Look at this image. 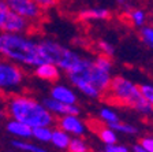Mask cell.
Listing matches in <instances>:
<instances>
[{
    "label": "cell",
    "instance_id": "f546056e",
    "mask_svg": "<svg viewBox=\"0 0 153 152\" xmlns=\"http://www.w3.org/2000/svg\"><path fill=\"white\" fill-rule=\"evenodd\" d=\"M138 144L148 152H153V137H142Z\"/></svg>",
    "mask_w": 153,
    "mask_h": 152
},
{
    "label": "cell",
    "instance_id": "836d02e7",
    "mask_svg": "<svg viewBox=\"0 0 153 152\" xmlns=\"http://www.w3.org/2000/svg\"><path fill=\"white\" fill-rule=\"evenodd\" d=\"M150 26H152V28H153V19H152V25H150Z\"/></svg>",
    "mask_w": 153,
    "mask_h": 152
},
{
    "label": "cell",
    "instance_id": "4fadbf2b",
    "mask_svg": "<svg viewBox=\"0 0 153 152\" xmlns=\"http://www.w3.org/2000/svg\"><path fill=\"white\" fill-rule=\"evenodd\" d=\"M78 19L82 22H90V21H107L111 18V11L105 7H90L83 8L78 13Z\"/></svg>",
    "mask_w": 153,
    "mask_h": 152
},
{
    "label": "cell",
    "instance_id": "ffe728a7",
    "mask_svg": "<svg viewBox=\"0 0 153 152\" xmlns=\"http://www.w3.org/2000/svg\"><path fill=\"white\" fill-rule=\"evenodd\" d=\"M52 129L51 126H38L32 129V137L40 143H51Z\"/></svg>",
    "mask_w": 153,
    "mask_h": 152
},
{
    "label": "cell",
    "instance_id": "9c48e42d",
    "mask_svg": "<svg viewBox=\"0 0 153 152\" xmlns=\"http://www.w3.org/2000/svg\"><path fill=\"white\" fill-rule=\"evenodd\" d=\"M41 103L53 117L55 115H59V117H63V115H78L81 112L79 107L76 104H64V103L56 101L51 97L44 99Z\"/></svg>",
    "mask_w": 153,
    "mask_h": 152
},
{
    "label": "cell",
    "instance_id": "e0dca14e",
    "mask_svg": "<svg viewBox=\"0 0 153 152\" xmlns=\"http://www.w3.org/2000/svg\"><path fill=\"white\" fill-rule=\"evenodd\" d=\"M96 133H97L99 139L105 145H111V144L118 143V133L115 130H112L109 126H101L99 124L96 126Z\"/></svg>",
    "mask_w": 153,
    "mask_h": 152
},
{
    "label": "cell",
    "instance_id": "3957f363",
    "mask_svg": "<svg viewBox=\"0 0 153 152\" xmlns=\"http://www.w3.org/2000/svg\"><path fill=\"white\" fill-rule=\"evenodd\" d=\"M6 114L11 119L22 122L32 129L38 126H52L55 122V117L41 101L27 95L11 96L7 101Z\"/></svg>",
    "mask_w": 153,
    "mask_h": 152
},
{
    "label": "cell",
    "instance_id": "d6a6232c",
    "mask_svg": "<svg viewBox=\"0 0 153 152\" xmlns=\"http://www.w3.org/2000/svg\"><path fill=\"white\" fill-rule=\"evenodd\" d=\"M6 110H4L3 107H0V121L1 119H4V118H6Z\"/></svg>",
    "mask_w": 153,
    "mask_h": 152
},
{
    "label": "cell",
    "instance_id": "83f0119b",
    "mask_svg": "<svg viewBox=\"0 0 153 152\" xmlns=\"http://www.w3.org/2000/svg\"><path fill=\"white\" fill-rule=\"evenodd\" d=\"M104 152H130V149L126 145H122V144H111V145H105Z\"/></svg>",
    "mask_w": 153,
    "mask_h": 152
},
{
    "label": "cell",
    "instance_id": "44dd1931",
    "mask_svg": "<svg viewBox=\"0 0 153 152\" xmlns=\"http://www.w3.org/2000/svg\"><path fill=\"white\" fill-rule=\"evenodd\" d=\"M67 149L70 152H89V147L82 137H71Z\"/></svg>",
    "mask_w": 153,
    "mask_h": 152
},
{
    "label": "cell",
    "instance_id": "30bf717a",
    "mask_svg": "<svg viewBox=\"0 0 153 152\" xmlns=\"http://www.w3.org/2000/svg\"><path fill=\"white\" fill-rule=\"evenodd\" d=\"M29 28H30V22L29 21H26L25 18H22L18 14L10 11L6 18V22H4L3 28H1V32L23 34V33H26L29 30Z\"/></svg>",
    "mask_w": 153,
    "mask_h": 152
},
{
    "label": "cell",
    "instance_id": "2e32d148",
    "mask_svg": "<svg viewBox=\"0 0 153 152\" xmlns=\"http://www.w3.org/2000/svg\"><path fill=\"white\" fill-rule=\"evenodd\" d=\"M71 141V136L66 132H63L62 129L56 127V129H52V136H51V144L55 145L59 149H67L68 144Z\"/></svg>",
    "mask_w": 153,
    "mask_h": 152
},
{
    "label": "cell",
    "instance_id": "4316f807",
    "mask_svg": "<svg viewBox=\"0 0 153 152\" xmlns=\"http://www.w3.org/2000/svg\"><path fill=\"white\" fill-rule=\"evenodd\" d=\"M10 10L7 7L6 0H0V32H1V28H3L4 22H6V18L8 15Z\"/></svg>",
    "mask_w": 153,
    "mask_h": 152
},
{
    "label": "cell",
    "instance_id": "d6986e66",
    "mask_svg": "<svg viewBox=\"0 0 153 152\" xmlns=\"http://www.w3.org/2000/svg\"><path fill=\"white\" fill-rule=\"evenodd\" d=\"M99 117L102 124H105L107 126H109V125H112V124H116V122L120 121L119 115L116 114V111L112 107H102L99 112Z\"/></svg>",
    "mask_w": 153,
    "mask_h": 152
},
{
    "label": "cell",
    "instance_id": "ba28073f",
    "mask_svg": "<svg viewBox=\"0 0 153 152\" xmlns=\"http://www.w3.org/2000/svg\"><path fill=\"white\" fill-rule=\"evenodd\" d=\"M57 126L63 132L74 137H82L86 132V125L78 115H63L57 119Z\"/></svg>",
    "mask_w": 153,
    "mask_h": 152
},
{
    "label": "cell",
    "instance_id": "d4e9b609",
    "mask_svg": "<svg viewBox=\"0 0 153 152\" xmlns=\"http://www.w3.org/2000/svg\"><path fill=\"white\" fill-rule=\"evenodd\" d=\"M140 37L148 47L153 48V28L150 25H145L140 29Z\"/></svg>",
    "mask_w": 153,
    "mask_h": 152
},
{
    "label": "cell",
    "instance_id": "52a82bcc",
    "mask_svg": "<svg viewBox=\"0 0 153 152\" xmlns=\"http://www.w3.org/2000/svg\"><path fill=\"white\" fill-rule=\"evenodd\" d=\"M6 3L10 11L21 15L29 22H36L41 18L42 11L34 0H6Z\"/></svg>",
    "mask_w": 153,
    "mask_h": 152
},
{
    "label": "cell",
    "instance_id": "cb8c5ba5",
    "mask_svg": "<svg viewBox=\"0 0 153 152\" xmlns=\"http://www.w3.org/2000/svg\"><path fill=\"white\" fill-rule=\"evenodd\" d=\"M93 60H94V63L101 70L112 74V69H114V66H112V58L104 56V55H97L96 58H93Z\"/></svg>",
    "mask_w": 153,
    "mask_h": 152
},
{
    "label": "cell",
    "instance_id": "6da1fadb",
    "mask_svg": "<svg viewBox=\"0 0 153 152\" xmlns=\"http://www.w3.org/2000/svg\"><path fill=\"white\" fill-rule=\"evenodd\" d=\"M68 81L74 88L90 99H100L108 91L112 74L101 70L90 58H81L70 73H67Z\"/></svg>",
    "mask_w": 153,
    "mask_h": 152
},
{
    "label": "cell",
    "instance_id": "603a6c76",
    "mask_svg": "<svg viewBox=\"0 0 153 152\" xmlns=\"http://www.w3.org/2000/svg\"><path fill=\"white\" fill-rule=\"evenodd\" d=\"M96 47H97V49H99L100 55L112 58L114 54H115V47L109 41H107V40H99V41L96 43Z\"/></svg>",
    "mask_w": 153,
    "mask_h": 152
},
{
    "label": "cell",
    "instance_id": "7402d4cb",
    "mask_svg": "<svg viewBox=\"0 0 153 152\" xmlns=\"http://www.w3.org/2000/svg\"><path fill=\"white\" fill-rule=\"evenodd\" d=\"M109 127H111L112 130H115L116 133H123V134H135L138 132L137 127L133 126V125L130 124H126V122H122V121H119V122H116V124H112L109 125Z\"/></svg>",
    "mask_w": 153,
    "mask_h": 152
},
{
    "label": "cell",
    "instance_id": "f1b7e54d",
    "mask_svg": "<svg viewBox=\"0 0 153 152\" xmlns=\"http://www.w3.org/2000/svg\"><path fill=\"white\" fill-rule=\"evenodd\" d=\"M36 4L40 7V10H49L57 4V0H34Z\"/></svg>",
    "mask_w": 153,
    "mask_h": 152
},
{
    "label": "cell",
    "instance_id": "ac0fdd59",
    "mask_svg": "<svg viewBox=\"0 0 153 152\" xmlns=\"http://www.w3.org/2000/svg\"><path fill=\"white\" fill-rule=\"evenodd\" d=\"M11 145H13L14 148H16L18 151H22V152H48L47 149L42 148V147L36 145V144H33V143H27L25 140L15 139L11 141Z\"/></svg>",
    "mask_w": 153,
    "mask_h": 152
},
{
    "label": "cell",
    "instance_id": "8fae6325",
    "mask_svg": "<svg viewBox=\"0 0 153 152\" xmlns=\"http://www.w3.org/2000/svg\"><path fill=\"white\" fill-rule=\"evenodd\" d=\"M51 99L56 101H60L64 104H76L78 96L74 92V89L64 84H56L55 82L51 88Z\"/></svg>",
    "mask_w": 153,
    "mask_h": 152
},
{
    "label": "cell",
    "instance_id": "1f68e13d",
    "mask_svg": "<svg viewBox=\"0 0 153 152\" xmlns=\"http://www.w3.org/2000/svg\"><path fill=\"white\" fill-rule=\"evenodd\" d=\"M128 3H130V0H116V4L120 7H127Z\"/></svg>",
    "mask_w": 153,
    "mask_h": 152
},
{
    "label": "cell",
    "instance_id": "484cf974",
    "mask_svg": "<svg viewBox=\"0 0 153 152\" xmlns=\"http://www.w3.org/2000/svg\"><path fill=\"white\" fill-rule=\"evenodd\" d=\"M140 92L142 95V97L153 108V84H142V85H140Z\"/></svg>",
    "mask_w": 153,
    "mask_h": 152
},
{
    "label": "cell",
    "instance_id": "7a4b0ae2",
    "mask_svg": "<svg viewBox=\"0 0 153 152\" xmlns=\"http://www.w3.org/2000/svg\"><path fill=\"white\" fill-rule=\"evenodd\" d=\"M0 56L13 63L29 67L45 63L40 55L37 41L18 33L0 32Z\"/></svg>",
    "mask_w": 153,
    "mask_h": 152
},
{
    "label": "cell",
    "instance_id": "5bb4252c",
    "mask_svg": "<svg viewBox=\"0 0 153 152\" xmlns=\"http://www.w3.org/2000/svg\"><path fill=\"white\" fill-rule=\"evenodd\" d=\"M6 130L7 133H10L11 136L16 137L18 140H27L32 137V127L27 125L18 122V121H8L6 125Z\"/></svg>",
    "mask_w": 153,
    "mask_h": 152
},
{
    "label": "cell",
    "instance_id": "7c38bea8",
    "mask_svg": "<svg viewBox=\"0 0 153 152\" xmlns=\"http://www.w3.org/2000/svg\"><path fill=\"white\" fill-rule=\"evenodd\" d=\"M60 69L52 63H41L34 67L33 74L41 81H47V82H56L60 78Z\"/></svg>",
    "mask_w": 153,
    "mask_h": 152
},
{
    "label": "cell",
    "instance_id": "277c9868",
    "mask_svg": "<svg viewBox=\"0 0 153 152\" xmlns=\"http://www.w3.org/2000/svg\"><path fill=\"white\" fill-rule=\"evenodd\" d=\"M102 97L109 104L130 107L142 115L153 114V108L141 95L140 86L126 77H112L108 91L104 93Z\"/></svg>",
    "mask_w": 153,
    "mask_h": 152
},
{
    "label": "cell",
    "instance_id": "4dcf8cb0",
    "mask_svg": "<svg viewBox=\"0 0 153 152\" xmlns=\"http://www.w3.org/2000/svg\"><path fill=\"white\" fill-rule=\"evenodd\" d=\"M133 152H148V151L146 149H143L140 144H135V145L133 147Z\"/></svg>",
    "mask_w": 153,
    "mask_h": 152
},
{
    "label": "cell",
    "instance_id": "5b68a950",
    "mask_svg": "<svg viewBox=\"0 0 153 152\" xmlns=\"http://www.w3.org/2000/svg\"><path fill=\"white\" fill-rule=\"evenodd\" d=\"M38 51L45 63H52L60 69V71L70 73L71 70L79 63L81 55L79 52L63 47L55 40L51 38H41L37 41Z\"/></svg>",
    "mask_w": 153,
    "mask_h": 152
},
{
    "label": "cell",
    "instance_id": "8992f818",
    "mask_svg": "<svg viewBox=\"0 0 153 152\" xmlns=\"http://www.w3.org/2000/svg\"><path fill=\"white\" fill-rule=\"evenodd\" d=\"M25 79L23 70L16 63L0 59V91H14L22 85Z\"/></svg>",
    "mask_w": 153,
    "mask_h": 152
},
{
    "label": "cell",
    "instance_id": "9a60e30c",
    "mask_svg": "<svg viewBox=\"0 0 153 152\" xmlns=\"http://www.w3.org/2000/svg\"><path fill=\"white\" fill-rule=\"evenodd\" d=\"M126 16L127 21L134 26V28H142L146 25L148 22V15L146 11L142 8H128L126 11Z\"/></svg>",
    "mask_w": 153,
    "mask_h": 152
}]
</instances>
